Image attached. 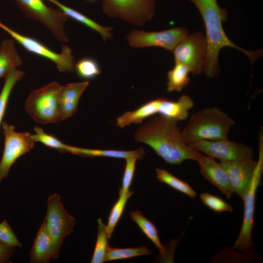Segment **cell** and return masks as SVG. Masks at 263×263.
<instances>
[{
  "instance_id": "obj_1",
  "label": "cell",
  "mask_w": 263,
  "mask_h": 263,
  "mask_svg": "<svg viewBox=\"0 0 263 263\" xmlns=\"http://www.w3.org/2000/svg\"><path fill=\"white\" fill-rule=\"evenodd\" d=\"M177 123L160 114L156 116L136 130L134 139L149 145L170 165H179L188 160L196 161L200 152L184 141Z\"/></svg>"
},
{
  "instance_id": "obj_2",
  "label": "cell",
  "mask_w": 263,
  "mask_h": 263,
  "mask_svg": "<svg viewBox=\"0 0 263 263\" xmlns=\"http://www.w3.org/2000/svg\"><path fill=\"white\" fill-rule=\"evenodd\" d=\"M193 2L200 12L206 32L207 55L203 72L208 77L217 76L220 71L218 56L220 50L230 47L244 54L253 64L263 55L261 49L248 51L238 46L225 34L223 23L227 21L228 12L219 6L217 0H188Z\"/></svg>"
},
{
  "instance_id": "obj_3",
  "label": "cell",
  "mask_w": 263,
  "mask_h": 263,
  "mask_svg": "<svg viewBox=\"0 0 263 263\" xmlns=\"http://www.w3.org/2000/svg\"><path fill=\"white\" fill-rule=\"evenodd\" d=\"M234 120L218 108L202 109L192 115L182 131L187 144L201 140H218L227 138Z\"/></svg>"
},
{
  "instance_id": "obj_4",
  "label": "cell",
  "mask_w": 263,
  "mask_h": 263,
  "mask_svg": "<svg viewBox=\"0 0 263 263\" xmlns=\"http://www.w3.org/2000/svg\"><path fill=\"white\" fill-rule=\"evenodd\" d=\"M63 85L52 82L32 92L25 102V109L37 123L61 121L59 98Z\"/></svg>"
},
{
  "instance_id": "obj_5",
  "label": "cell",
  "mask_w": 263,
  "mask_h": 263,
  "mask_svg": "<svg viewBox=\"0 0 263 263\" xmlns=\"http://www.w3.org/2000/svg\"><path fill=\"white\" fill-rule=\"evenodd\" d=\"M45 219L52 240L51 258L56 260L64 240L73 231L76 219L67 212L61 197L56 193L48 197Z\"/></svg>"
},
{
  "instance_id": "obj_6",
  "label": "cell",
  "mask_w": 263,
  "mask_h": 263,
  "mask_svg": "<svg viewBox=\"0 0 263 263\" xmlns=\"http://www.w3.org/2000/svg\"><path fill=\"white\" fill-rule=\"evenodd\" d=\"M15 0L27 18L39 21L51 31L58 41H69L64 30L69 18L61 10L47 6L42 0Z\"/></svg>"
},
{
  "instance_id": "obj_7",
  "label": "cell",
  "mask_w": 263,
  "mask_h": 263,
  "mask_svg": "<svg viewBox=\"0 0 263 263\" xmlns=\"http://www.w3.org/2000/svg\"><path fill=\"white\" fill-rule=\"evenodd\" d=\"M263 150L261 149L258 164L251 184L242 199L244 216L239 234L232 248L244 253H249L253 247L252 231L254 227L256 194L260 185L263 171Z\"/></svg>"
},
{
  "instance_id": "obj_8",
  "label": "cell",
  "mask_w": 263,
  "mask_h": 263,
  "mask_svg": "<svg viewBox=\"0 0 263 263\" xmlns=\"http://www.w3.org/2000/svg\"><path fill=\"white\" fill-rule=\"evenodd\" d=\"M0 28L7 32L14 40L28 52L53 62L59 72L72 73L75 71V60L71 49L63 44L60 53L54 52L39 41L22 35L0 21Z\"/></svg>"
},
{
  "instance_id": "obj_9",
  "label": "cell",
  "mask_w": 263,
  "mask_h": 263,
  "mask_svg": "<svg viewBox=\"0 0 263 263\" xmlns=\"http://www.w3.org/2000/svg\"><path fill=\"white\" fill-rule=\"evenodd\" d=\"M103 12L109 17L119 18L142 26L155 14L154 0H103Z\"/></svg>"
},
{
  "instance_id": "obj_10",
  "label": "cell",
  "mask_w": 263,
  "mask_h": 263,
  "mask_svg": "<svg viewBox=\"0 0 263 263\" xmlns=\"http://www.w3.org/2000/svg\"><path fill=\"white\" fill-rule=\"evenodd\" d=\"M4 135V149L0 161V183L8 175L16 161L29 152L35 143L29 132H18L15 127L5 122L1 125Z\"/></svg>"
},
{
  "instance_id": "obj_11",
  "label": "cell",
  "mask_w": 263,
  "mask_h": 263,
  "mask_svg": "<svg viewBox=\"0 0 263 263\" xmlns=\"http://www.w3.org/2000/svg\"><path fill=\"white\" fill-rule=\"evenodd\" d=\"M188 145L206 155L220 161H237L253 158L254 150L249 146L225 138L218 140H201Z\"/></svg>"
},
{
  "instance_id": "obj_12",
  "label": "cell",
  "mask_w": 263,
  "mask_h": 263,
  "mask_svg": "<svg viewBox=\"0 0 263 263\" xmlns=\"http://www.w3.org/2000/svg\"><path fill=\"white\" fill-rule=\"evenodd\" d=\"M175 62H179L188 67L193 75L203 72L206 55V38L200 32L187 35L172 51Z\"/></svg>"
},
{
  "instance_id": "obj_13",
  "label": "cell",
  "mask_w": 263,
  "mask_h": 263,
  "mask_svg": "<svg viewBox=\"0 0 263 263\" xmlns=\"http://www.w3.org/2000/svg\"><path fill=\"white\" fill-rule=\"evenodd\" d=\"M188 34V30L182 27L154 32L132 30L127 36V40L133 48L160 47L172 51Z\"/></svg>"
},
{
  "instance_id": "obj_14",
  "label": "cell",
  "mask_w": 263,
  "mask_h": 263,
  "mask_svg": "<svg viewBox=\"0 0 263 263\" xmlns=\"http://www.w3.org/2000/svg\"><path fill=\"white\" fill-rule=\"evenodd\" d=\"M220 163L227 173L233 192L243 199L252 181L258 161L251 158Z\"/></svg>"
},
{
  "instance_id": "obj_15",
  "label": "cell",
  "mask_w": 263,
  "mask_h": 263,
  "mask_svg": "<svg viewBox=\"0 0 263 263\" xmlns=\"http://www.w3.org/2000/svg\"><path fill=\"white\" fill-rule=\"evenodd\" d=\"M196 162L202 175L215 186L228 199L233 194L227 173L220 163L200 152Z\"/></svg>"
},
{
  "instance_id": "obj_16",
  "label": "cell",
  "mask_w": 263,
  "mask_h": 263,
  "mask_svg": "<svg viewBox=\"0 0 263 263\" xmlns=\"http://www.w3.org/2000/svg\"><path fill=\"white\" fill-rule=\"evenodd\" d=\"M89 84L88 81H84L62 86L59 98L61 121L75 113L80 97Z\"/></svg>"
},
{
  "instance_id": "obj_17",
  "label": "cell",
  "mask_w": 263,
  "mask_h": 263,
  "mask_svg": "<svg viewBox=\"0 0 263 263\" xmlns=\"http://www.w3.org/2000/svg\"><path fill=\"white\" fill-rule=\"evenodd\" d=\"M52 240L44 219L33 241L30 252V262L49 263L51 259Z\"/></svg>"
},
{
  "instance_id": "obj_18",
  "label": "cell",
  "mask_w": 263,
  "mask_h": 263,
  "mask_svg": "<svg viewBox=\"0 0 263 263\" xmlns=\"http://www.w3.org/2000/svg\"><path fill=\"white\" fill-rule=\"evenodd\" d=\"M194 104L191 97L187 94L181 95L176 101L168 100L165 98L160 105L158 113L178 123L187 119L189 111Z\"/></svg>"
},
{
  "instance_id": "obj_19",
  "label": "cell",
  "mask_w": 263,
  "mask_h": 263,
  "mask_svg": "<svg viewBox=\"0 0 263 263\" xmlns=\"http://www.w3.org/2000/svg\"><path fill=\"white\" fill-rule=\"evenodd\" d=\"M165 97H159L142 105L137 109L126 112L118 116L115 125L123 128L132 124L141 123L145 119L158 113L160 104Z\"/></svg>"
},
{
  "instance_id": "obj_20",
  "label": "cell",
  "mask_w": 263,
  "mask_h": 263,
  "mask_svg": "<svg viewBox=\"0 0 263 263\" xmlns=\"http://www.w3.org/2000/svg\"><path fill=\"white\" fill-rule=\"evenodd\" d=\"M66 152L84 157H106L127 159L135 157L137 159L143 158L145 154L144 149L140 147L134 150L126 151L115 150L90 149L68 145Z\"/></svg>"
},
{
  "instance_id": "obj_21",
  "label": "cell",
  "mask_w": 263,
  "mask_h": 263,
  "mask_svg": "<svg viewBox=\"0 0 263 263\" xmlns=\"http://www.w3.org/2000/svg\"><path fill=\"white\" fill-rule=\"evenodd\" d=\"M22 64L13 39L4 38L0 45V79L4 77L12 69Z\"/></svg>"
},
{
  "instance_id": "obj_22",
  "label": "cell",
  "mask_w": 263,
  "mask_h": 263,
  "mask_svg": "<svg viewBox=\"0 0 263 263\" xmlns=\"http://www.w3.org/2000/svg\"><path fill=\"white\" fill-rule=\"evenodd\" d=\"M47 0L56 5L68 18H70L98 32L101 35L104 40L112 38L113 34L111 31L113 30V28L112 27L103 26L80 12L66 6L57 0Z\"/></svg>"
},
{
  "instance_id": "obj_23",
  "label": "cell",
  "mask_w": 263,
  "mask_h": 263,
  "mask_svg": "<svg viewBox=\"0 0 263 263\" xmlns=\"http://www.w3.org/2000/svg\"><path fill=\"white\" fill-rule=\"evenodd\" d=\"M131 219L134 221L144 234L154 244L163 256L166 249L160 240L158 230L155 225L143 215L139 210L132 211L130 214Z\"/></svg>"
},
{
  "instance_id": "obj_24",
  "label": "cell",
  "mask_w": 263,
  "mask_h": 263,
  "mask_svg": "<svg viewBox=\"0 0 263 263\" xmlns=\"http://www.w3.org/2000/svg\"><path fill=\"white\" fill-rule=\"evenodd\" d=\"M190 72L185 65L175 62L173 67L167 74V91L180 92L185 88L190 82Z\"/></svg>"
},
{
  "instance_id": "obj_25",
  "label": "cell",
  "mask_w": 263,
  "mask_h": 263,
  "mask_svg": "<svg viewBox=\"0 0 263 263\" xmlns=\"http://www.w3.org/2000/svg\"><path fill=\"white\" fill-rule=\"evenodd\" d=\"M24 72L18 68L11 70L4 77V81L0 92V127L6 112L10 94L18 81L22 79Z\"/></svg>"
},
{
  "instance_id": "obj_26",
  "label": "cell",
  "mask_w": 263,
  "mask_h": 263,
  "mask_svg": "<svg viewBox=\"0 0 263 263\" xmlns=\"http://www.w3.org/2000/svg\"><path fill=\"white\" fill-rule=\"evenodd\" d=\"M156 178L158 180L164 183L174 189L184 193L192 198L197 196L196 191L187 182L175 176L165 169H156Z\"/></svg>"
},
{
  "instance_id": "obj_27",
  "label": "cell",
  "mask_w": 263,
  "mask_h": 263,
  "mask_svg": "<svg viewBox=\"0 0 263 263\" xmlns=\"http://www.w3.org/2000/svg\"><path fill=\"white\" fill-rule=\"evenodd\" d=\"M98 233L91 263H102L105 262V257L108 250L109 239L106 225L99 218L97 220Z\"/></svg>"
},
{
  "instance_id": "obj_28",
  "label": "cell",
  "mask_w": 263,
  "mask_h": 263,
  "mask_svg": "<svg viewBox=\"0 0 263 263\" xmlns=\"http://www.w3.org/2000/svg\"><path fill=\"white\" fill-rule=\"evenodd\" d=\"M151 253L152 251L144 245L124 248L109 246L105 255V262L129 259L144 255H148L151 254Z\"/></svg>"
},
{
  "instance_id": "obj_29",
  "label": "cell",
  "mask_w": 263,
  "mask_h": 263,
  "mask_svg": "<svg viewBox=\"0 0 263 263\" xmlns=\"http://www.w3.org/2000/svg\"><path fill=\"white\" fill-rule=\"evenodd\" d=\"M132 193L133 191L130 190L125 194H119L118 199L113 207L106 225L109 239L111 238L115 227L123 213L127 201Z\"/></svg>"
},
{
  "instance_id": "obj_30",
  "label": "cell",
  "mask_w": 263,
  "mask_h": 263,
  "mask_svg": "<svg viewBox=\"0 0 263 263\" xmlns=\"http://www.w3.org/2000/svg\"><path fill=\"white\" fill-rule=\"evenodd\" d=\"M75 71L80 78L84 80L93 79L101 73L97 61L88 57L82 58L75 63Z\"/></svg>"
},
{
  "instance_id": "obj_31",
  "label": "cell",
  "mask_w": 263,
  "mask_h": 263,
  "mask_svg": "<svg viewBox=\"0 0 263 263\" xmlns=\"http://www.w3.org/2000/svg\"><path fill=\"white\" fill-rule=\"evenodd\" d=\"M35 133L31 134V136L34 142H40L44 145L59 151L66 152L68 145L62 142L56 137L46 133L39 126H35L34 128Z\"/></svg>"
},
{
  "instance_id": "obj_32",
  "label": "cell",
  "mask_w": 263,
  "mask_h": 263,
  "mask_svg": "<svg viewBox=\"0 0 263 263\" xmlns=\"http://www.w3.org/2000/svg\"><path fill=\"white\" fill-rule=\"evenodd\" d=\"M200 198L203 204L212 210L221 213L223 212H232V206L223 199L209 193H202Z\"/></svg>"
},
{
  "instance_id": "obj_33",
  "label": "cell",
  "mask_w": 263,
  "mask_h": 263,
  "mask_svg": "<svg viewBox=\"0 0 263 263\" xmlns=\"http://www.w3.org/2000/svg\"><path fill=\"white\" fill-rule=\"evenodd\" d=\"M126 160V165L122 180L121 188L119 189V194H125L130 190L132 183L137 159L130 157Z\"/></svg>"
},
{
  "instance_id": "obj_34",
  "label": "cell",
  "mask_w": 263,
  "mask_h": 263,
  "mask_svg": "<svg viewBox=\"0 0 263 263\" xmlns=\"http://www.w3.org/2000/svg\"><path fill=\"white\" fill-rule=\"evenodd\" d=\"M0 242L12 247L22 246L6 220L0 223Z\"/></svg>"
},
{
  "instance_id": "obj_35",
  "label": "cell",
  "mask_w": 263,
  "mask_h": 263,
  "mask_svg": "<svg viewBox=\"0 0 263 263\" xmlns=\"http://www.w3.org/2000/svg\"><path fill=\"white\" fill-rule=\"evenodd\" d=\"M14 253V247L8 246L0 242V263H7Z\"/></svg>"
},
{
  "instance_id": "obj_36",
  "label": "cell",
  "mask_w": 263,
  "mask_h": 263,
  "mask_svg": "<svg viewBox=\"0 0 263 263\" xmlns=\"http://www.w3.org/2000/svg\"><path fill=\"white\" fill-rule=\"evenodd\" d=\"M88 1H95L96 0H87Z\"/></svg>"
}]
</instances>
